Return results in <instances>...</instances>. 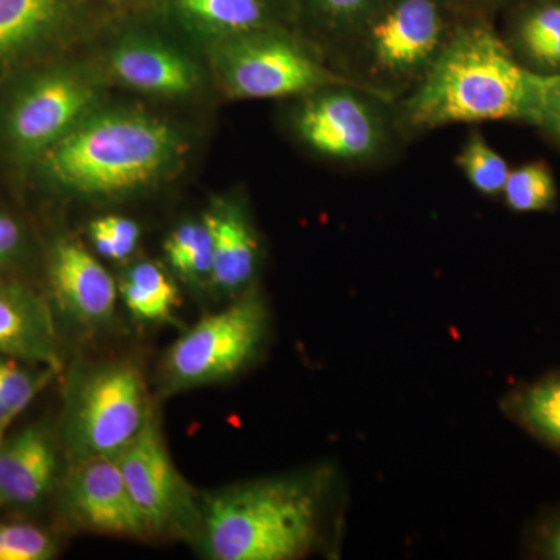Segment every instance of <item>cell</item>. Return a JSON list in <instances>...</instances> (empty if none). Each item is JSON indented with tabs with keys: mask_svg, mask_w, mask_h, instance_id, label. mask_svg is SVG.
<instances>
[{
	"mask_svg": "<svg viewBox=\"0 0 560 560\" xmlns=\"http://www.w3.org/2000/svg\"><path fill=\"white\" fill-rule=\"evenodd\" d=\"M540 83L515 60L495 22L463 20L425 79L396 102L397 120L408 142L459 124L534 128Z\"/></svg>",
	"mask_w": 560,
	"mask_h": 560,
	"instance_id": "1",
	"label": "cell"
},
{
	"mask_svg": "<svg viewBox=\"0 0 560 560\" xmlns=\"http://www.w3.org/2000/svg\"><path fill=\"white\" fill-rule=\"evenodd\" d=\"M184 154L179 132L138 109H97L39 158L60 189L117 197L171 175Z\"/></svg>",
	"mask_w": 560,
	"mask_h": 560,
	"instance_id": "2",
	"label": "cell"
},
{
	"mask_svg": "<svg viewBox=\"0 0 560 560\" xmlns=\"http://www.w3.org/2000/svg\"><path fill=\"white\" fill-rule=\"evenodd\" d=\"M326 477L243 482L201 501L197 537L212 560H293L319 541Z\"/></svg>",
	"mask_w": 560,
	"mask_h": 560,
	"instance_id": "3",
	"label": "cell"
},
{
	"mask_svg": "<svg viewBox=\"0 0 560 560\" xmlns=\"http://www.w3.org/2000/svg\"><path fill=\"white\" fill-rule=\"evenodd\" d=\"M460 21L447 0H386L327 62L357 86L397 102L425 79Z\"/></svg>",
	"mask_w": 560,
	"mask_h": 560,
	"instance_id": "4",
	"label": "cell"
},
{
	"mask_svg": "<svg viewBox=\"0 0 560 560\" xmlns=\"http://www.w3.org/2000/svg\"><path fill=\"white\" fill-rule=\"evenodd\" d=\"M294 101V138L315 156L338 167H385L410 143L400 130L396 102L350 81L329 84Z\"/></svg>",
	"mask_w": 560,
	"mask_h": 560,
	"instance_id": "5",
	"label": "cell"
},
{
	"mask_svg": "<svg viewBox=\"0 0 560 560\" xmlns=\"http://www.w3.org/2000/svg\"><path fill=\"white\" fill-rule=\"evenodd\" d=\"M212 62L221 88L237 101L300 98L350 81L331 68L311 39L291 32L289 25L217 40Z\"/></svg>",
	"mask_w": 560,
	"mask_h": 560,
	"instance_id": "6",
	"label": "cell"
},
{
	"mask_svg": "<svg viewBox=\"0 0 560 560\" xmlns=\"http://www.w3.org/2000/svg\"><path fill=\"white\" fill-rule=\"evenodd\" d=\"M145 383L127 361L81 371L69 383L65 407V445L70 464L117 456L149 420Z\"/></svg>",
	"mask_w": 560,
	"mask_h": 560,
	"instance_id": "7",
	"label": "cell"
},
{
	"mask_svg": "<svg viewBox=\"0 0 560 560\" xmlns=\"http://www.w3.org/2000/svg\"><path fill=\"white\" fill-rule=\"evenodd\" d=\"M268 312L264 298L248 289L234 304L206 316L173 342L162 361L164 393L228 381L259 352Z\"/></svg>",
	"mask_w": 560,
	"mask_h": 560,
	"instance_id": "8",
	"label": "cell"
},
{
	"mask_svg": "<svg viewBox=\"0 0 560 560\" xmlns=\"http://www.w3.org/2000/svg\"><path fill=\"white\" fill-rule=\"evenodd\" d=\"M98 90L83 72L57 68L25 81L3 114V139L16 160H39L97 108Z\"/></svg>",
	"mask_w": 560,
	"mask_h": 560,
	"instance_id": "9",
	"label": "cell"
},
{
	"mask_svg": "<svg viewBox=\"0 0 560 560\" xmlns=\"http://www.w3.org/2000/svg\"><path fill=\"white\" fill-rule=\"evenodd\" d=\"M117 463L151 534L195 537L201 504L173 464L153 412L138 436L117 455Z\"/></svg>",
	"mask_w": 560,
	"mask_h": 560,
	"instance_id": "10",
	"label": "cell"
},
{
	"mask_svg": "<svg viewBox=\"0 0 560 560\" xmlns=\"http://www.w3.org/2000/svg\"><path fill=\"white\" fill-rule=\"evenodd\" d=\"M62 504L69 517L83 528L127 537L151 534L131 499L117 456L70 464Z\"/></svg>",
	"mask_w": 560,
	"mask_h": 560,
	"instance_id": "11",
	"label": "cell"
},
{
	"mask_svg": "<svg viewBox=\"0 0 560 560\" xmlns=\"http://www.w3.org/2000/svg\"><path fill=\"white\" fill-rule=\"evenodd\" d=\"M51 290L62 311L81 326L108 323L116 312L117 285L105 267L80 243H55L49 257Z\"/></svg>",
	"mask_w": 560,
	"mask_h": 560,
	"instance_id": "12",
	"label": "cell"
},
{
	"mask_svg": "<svg viewBox=\"0 0 560 560\" xmlns=\"http://www.w3.org/2000/svg\"><path fill=\"white\" fill-rule=\"evenodd\" d=\"M0 357L57 372L60 340L49 305L25 287L0 279Z\"/></svg>",
	"mask_w": 560,
	"mask_h": 560,
	"instance_id": "13",
	"label": "cell"
},
{
	"mask_svg": "<svg viewBox=\"0 0 560 560\" xmlns=\"http://www.w3.org/2000/svg\"><path fill=\"white\" fill-rule=\"evenodd\" d=\"M109 69L125 86L160 97H184L200 83L190 58L161 40L139 36L114 47Z\"/></svg>",
	"mask_w": 560,
	"mask_h": 560,
	"instance_id": "14",
	"label": "cell"
},
{
	"mask_svg": "<svg viewBox=\"0 0 560 560\" xmlns=\"http://www.w3.org/2000/svg\"><path fill=\"white\" fill-rule=\"evenodd\" d=\"M212 241L210 282L224 294L245 293L259 268L260 245L241 202L219 200L202 217Z\"/></svg>",
	"mask_w": 560,
	"mask_h": 560,
	"instance_id": "15",
	"label": "cell"
},
{
	"mask_svg": "<svg viewBox=\"0 0 560 560\" xmlns=\"http://www.w3.org/2000/svg\"><path fill=\"white\" fill-rule=\"evenodd\" d=\"M57 453L49 434L28 427L0 445V504L31 506L49 492Z\"/></svg>",
	"mask_w": 560,
	"mask_h": 560,
	"instance_id": "16",
	"label": "cell"
},
{
	"mask_svg": "<svg viewBox=\"0 0 560 560\" xmlns=\"http://www.w3.org/2000/svg\"><path fill=\"white\" fill-rule=\"evenodd\" d=\"M501 33L515 60L536 75H560V0H522Z\"/></svg>",
	"mask_w": 560,
	"mask_h": 560,
	"instance_id": "17",
	"label": "cell"
},
{
	"mask_svg": "<svg viewBox=\"0 0 560 560\" xmlns=\"http://www.w3.org/2000/svg\"><path fill=\"white\" fill-rule=\"evenodd\" d=\"M291 0H175L180 21L213 43L275 25H289Z\"/></svg>",
	"mask_w": 560,
	"mask_h": 560,
	"instance_id": "18",
	"label": "cell"
},
{
	"mask_svg": "<svg viewBox=\"0 0 560 560\" xmlns=\"http://www.w3.org/2000/svg\"><path fill=\"white\" fill-rule=\"evenodd\" d=\"M503 407L530 436L560 452V371L512 390Z\"/></svg>",
	"mask_w": 560,
	"mask_h": 560,
	"instance_id": "19",
	"label": "cell"
},
{
	"mask_svg": "<svg viewBox=\"0 0 560 560\" xmlns=\"http://www.w3.org/2000/svg\"><path fill=\"white\" fill-rule=\"evenodd\" d=\"M66 0H0V60L21 54L61 20Z\"/></svg>",
	"mask_w": 560,
	"mask_h": 560,
	"instance_id": "20",
	"label": "cell"
},
{
	"mask_svg": "<svg viewBox=\"0 0 560 560\" xmlns=\"http://www.w3.org/2000/svg\"><path fill=\"white\" fill-rule=\"evenodd\" d=\"M291 3L312 22L319 36L316 47L327 61L386 0H291Z\"/></svg>",
	"mask_w": 560,
	"mask_h": 560,
	"instance_id": "21",
	"label": "cell"
},
{
	"mask_svg": "<svg viewBox=\"0 0 560 560\" xmlns=\"http://www.w3.org/2000/svg\"><path fill=\"white\" fill-rule=\"evenodd\" d=\"M128 312L145 323L171 319L178 305V290L167 272L153 261H140L125 275L120 285Z\"/></svg>",
	"mask_w": 560,
	"mask_h": 560,
	"instance_id": "22",
	"label": "cell"
},
{
	"mask_svg": "<svg viewBox=\"0 0 560 560\" xmlns=\"http://www.w3.org/2000/svg\"><path fill=\"white\" fill-rule=\"evenodd\" d=\"M500 197L515 213L551 212L559 200L558 180L551 165L536 160L511 167Z\"/></svg>",
	"mask_w": 560,
	"mask_h": 560,
	"instance_id": "23",
	"label": "cell"
},
{
	"mask_svg": "<svg viewBox=\"0 0 560 560\" xmlns=\"http://www.w3.org/2000/svg\"><path fill=\"white\" fill-rule=\"evenodd\" d=\"M164 254L180 279L200 283L212 278V241L205 220L184 221L168 234Z\"/></svg>",
	"mask_w": 560,
	"mask_h": 560,
	"instance_id": "24",
	"label": "cell"
},
{
	"mask_svg": "<svg viewBox=\"0 0 560 560\" xmlns=\"http://www.w3.org/2000/svg\"><path fill=\"white\" fill-rule=\"evenodd\" d=\"M456 167L482 197H500L510 175V164L490 145L480 130H471L455 158Z\"/></svg>",
	"mask_w": 560,
	"mask_h": 560,
	"instance_id": "25",
	"label": "cell"
},
{
	"mask_svg": "<svg viewBox=\"0 0 560 560\" xmlns=\"http://www.w3.org/2000/svg\"><path fill=\"white\" fill-rule=\"evenodd\" d=\"M57 545L46 530L28 523H0V560H49Z\"/></svg>",
	"mask_w": 560,
	"mask_h": 560,
	"instance_id": "26",
	"label": "cell"
},
{
	"mask_svg": "<svg viewBox=\"0 0 560 560\" xmlns=\"http://www.w3.org/2000/svg\"><path fill=\"white\" fill-rule=\"evenodd\" d=\"M90 238L101 256L114 261H124L139 245L138 223L119 215L101 217L90 224Z\"/></svg>",
	"mask_w": 560,
	"mask_h": 560,
	"instance_id": "27",
	"label": "cell"
},
{
	"mask_svg": "<svg viewBox=\"0 0 560 560\" xmlns=\"http://www.w3.org/2000/svg\"><path fill=\"white\" fill-rule=\"evenodd\" d=\"M55 371L32 372L22 370L10 360H0V399L20 416L35 399Z\"/></svg>",
	"mask_w": 560,
	"mask_h": 560,
	"instance_id": "28",
	"label": "cell"
},
{
	"mask_svg": "<svg viewBox=\"0 0 560 560\" xmlns=\"http://www.w3.org/2000/svg\"><path fill=\"white\" fill-rule=\"evenodd\" d=\"M537 131L560 149V75L541 77Z\"/></svg>",
	"mask_w": 560,
	"mask_h": 560,
	"instance_id": "29",
	"label": "cell"
},
{
	"mask_svg": "<svg viewBox=\"0 0 560 560\" xmlns=\"http://www.w3.org/2000/svg\"><path fill=\"white\" fill-rule=\"evenodd\" d=\"M530 547L537 558L560 560V511L548 515L536 526Z\"/></svg>",
	"mask_w": 560,
	"mask_h": 560,
	"instance_id": "30",
	"label": "cell"
},
{
	"mask_svg": "<svg viewBox=\"0 0 560 560\" xmlns=\"http://www.w3.org/2000/svg\"><path fill=\"white\" fill-rule=\"evenodd\" d=\"M447 2L460 20L495 22L499 14H503L522 0H447Z\"/></svg>",
	"mask_w": 560,
	"mask_h": 560,
	"instance_id": "31",
	"label": "cell"
},
{
	"mask_svg": "<svg viewBox=\"0 0 560 560\" xmlns=\"http://www.w3.org/2000/svg\"><path fill=\"white\" fill-rule=\"evenodd\" d=\"M24 246V230L9 213L0 212V267L16 259Z\"/></svg>",
	"mask_w": 560,
	"mask_h": 560,
	"instance_id": "32",
	"label": "cell"
},
{
	"mask_svg": "<svg viewBox=\"0 0 560 560\" xmlns=\"http://www.w3.org/2000/svg\"><path fill=\"white\" fill-rule=\"evenodd\" d=\"M18 415H14L13 411H10V408L3 404L2 399H0V419H16Z\"/></svg>",
	"mask_w": 560,
	"mask_h": 560,
	"instance_id": "33",
	"label": "cell"
},
{
	"mask_svg": "<svg viewBox=\"0 0 560 560\" xmlns=\"http://www.w3.org/2000/svg\"><path fill=\"white\" fill-rule=\"evenodd\" d=\"M14 419H0V445H2L3 440H5L7 430L11 425Z\"/></svg>",
	"mask_w": 560,
	"mask_h": 560,
	"instance_id": "34",
	"label": "cell"
}]
</instances>
